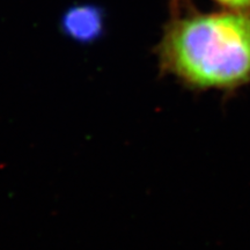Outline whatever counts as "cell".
<instances>
[{
	"label": "cell",
	"instance_id": "cell-1",
	"mask_svg": "<svg viewBox=\"0 0 250 250\" xmlns=\"http://www.w3.org/2000/svg\"><path fill=\"white\" fill-rule=\"evenodd\" d=\"M161 73L195 93L235 95L250 86V11H190L165 28L158 44Z\"/></svg>",
	"mask_w": 250,
	"mask_h": 250
},
{
	"label": "cell",
	"instance_id": "cell-2",
	"mask_svg": "<svg viewBox=\"0 0 250 250\" xmlns=\"http://www.w3.org/2000/svg\"><path fill=\"white\" fill-rule=\"evenodd\" d=\"M66 26L76 36L92 35L99 28V18L89 9H77L67 17Z\"/></svg>",
	"mask_w": 250,
	"mask_h": 250
},
{
	"label": "cell",
	"instance_id": "cell-3",
	"mask_svg": "<svg viewBox=\"0 0 250 250\" xmlns=\"http://www.w3.org/2000/svg\"><path fill=\"white\" fill-rule=\"evenodd\" d=\"M224 8L239 9V11H250V0H213Z\"/></svg>",
	"mask_w": 250,
	"mask_h": 250
}]
</instances>
